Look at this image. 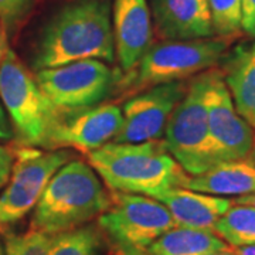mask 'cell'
Here are the masks:
<instances>
[{
    "label": "cell",
    "instance_id": "277c9868",
    "mask_svg": "<svg viewBox=\"0 0 255 255\" xmlns=\"http://www.w3.org/2000/svg\"><path fill=\"white\" fill-rule=\"evenodd\" d=\"M230 41L221 37L196 40H160L119 78L117 90L132 97L155 85L183 81L214 68L228 51Z\"/></svg>",
    "mask_w": 255,
    "mask_h": 255
},
{
    "label": "cell",
    "instance_id": "2e32d148",
    "mask_svg": "<svg viewBox=\"0 0 255 255\" xmlns=\"http://www.w3.org/2000/svg\"><path fill=\"white\" fill-rule=\"evenodd\" d=\"M220 64L238 114L255 128V40L227 51Z\"/></svg>",
    "mask_w": 255,
    "mask_h": 255
},
{
    "label": "cell",
    "instance_id": "5bb4252c",
    "mask_svg": "<svg viewBox=\"0 0 255 255\" xmlns=\"http://www.w3.org/2000/svg\"><path fill=\"white\" fill-rule=\"evenodd\" d=\"M153 31L160 40L214 36L207 0H150Z\"/></svg>",
    "mask_w": 255,
    "mask_h": 255
},
{
    "label": "cell",
    "instance_id": "603a6c76",
    "mask_svg": "<svg viewBox=\"0 0 255 255\" xmlns=\"http://www.w3.org/2000/svg\"><path fill=\"white\" fill-rule=\"evenodd\" d=\"M50 241L51 236L30 228L24 234L7 236L4 253L6 255H47Z\"/></svg>",
    "mask_w": 255,
    "mask_h": 255
},
{
    "label": "cell",
    "instance_id": "ba28073f",
    "mask_svg": "<svg viewBox=\"0 0 255 255\" xmlns=\"http://www.w3.org/2000/svg\"><path fill=\"white\" fill-rule=\"evenodd\" d=\"M13 153L11 173L0 194V231L26 217L36 207L55 172L73 159L67 149L21 145L13 149Z\"/></svg>",
    "mask_w": 255,
    "mask_h": 255
},
{
    "label": "cell",
    "instance_id": "ac0fdd59",
    "mask_svg": "<svg viewBox=\"0 0 255 255\" xmlns=\"http://www.w3.org/2000/svg\"><path fill=\"white\" fill-rule=\"evenodd\" d=\"M230 247L211 230L173 227L153 241L145 251L149 255H207Z\"/></svg>",
    "mask_w": 255,
    "mask_h": 255
},
{
    "label": "cell",
    "instance_id": "8fae6325",
    "mask_svg": "<svg viewBox=\"0 0 255 255\" xmlns=\"http://www.w3.org/2000/svg\"><path fill=\"white\" fill-rule=\"evenodd\" d=\"M189 81L155 85L132 95L122 110L124 124L114 143H142L160 140L174 108L186 94Z\"/></svg>",
    "mask_w": 255,
    "mask_h": 255
},
{
    "label": "cell",
    "instance_id": "7402d4cb",
    "mask_svg": "<svg viewBox=\"0 0 255 255\" xmlns=\"http://www.w3.org/2000/svg\"><path fill=\"white\" fill-rule=\"evenodd\" d=\"M40 0H0V21L9 41L17 40L21 30L34 16Z\"/></svg>",
    "mask_w": 255,
    "mask_h": 255
},
{
    "label": "cell",
    "instance_id": "d6a6232c",
    "mask_svg": "<svg viewBox=\"0 0 255 255\" xmlns=\"http://www.w3.org/2000/svg\"><path fill=\"white\" fill-rule=\"evenodd\" d=\"M0 255H6V253H4V248H3V246H1V243H0Z\"/></svg>",
    "mask_w": 255,
    "mask_h": 255
},
{
    "label": "cell",
    "instance_id": "3957f363",
    "mask_svg": "<svg viewBox=\"0 0 255 255\" xmlns=\"http://www.w3.org/2000/svg\"><path fill=\"white\" fill-rule=\"evenodd\" d=\"M112 193H108L101 177L78 159L60 167L37 201L30 228L47 236L88 224L110 209Z\"/></svg>",
    "mask_w": 255,
    "mask_h": 255
},
{
    "label": "cell",
    "instance_id": "7c38bea8",
    "mask_svg": "<svg viewBox=\"0 0 255 255\" xmlns=\"http://www.w3.org/2000/svg\"><path fill=\"white\" fill-rule=\"evenodd\" d=\"M124 124L117 104H100L64 119L55 132L53 149H74L90 153L114 140Z\"/></svg>",
    "mask_w": 255,
    "mask_h": 255
},
{
    "label": "cell",
    "instance_id": "484cf974",
    "mask_svg": "<svg viewBox=\"0 0 255 255\" xmlns=\"http://www.w3.org/2000/svg\"><path fill=\"white\" fill-rule=\"evenodd\" d=\"M11 136H13V129H11V125L7 119V115L4 112V108L0 102V139L7 140Z\"/></svg>",
    "mask_w": 255,
    "mask_h": 255
},
{
    "label": "cell",
    "instance_id": "9c48e42d",
    "mask_svg": "<svg viewBox=\"0 0 255 255\" xmlns=\"http://www.w3.org/2000/svg\"><path fill=\"white\" fill-rule=\"evenodd\" d=\"M98 227L114 250L145 251L166 231L176 227V223L169 210L156 199L112 191V203L98 217Z\"/></svg>",
    "mask_w": 255,
    "mask_h": 255
},
{
    "label": "cell",
    "instance_id": "83f0119b",
    "mask_svg": "<svg viewBox=\"0 0 255 255\" xmlns=\"http://www.w3.org/2000/svg\"><path fill=\"white\" fill-rule=\"evenodd\" d=\"M231 251H233V255H255V246L231 248Z\"/></svg>",
    "mask_w": 255,
    "mask_h": 255
},
{
    "label": "cell",
    "instance_id": "8992f818",
    "mask_svg": "<svg viewBox=\"0 0 255 255\" xmlns=\"http://www.w3.org/2000/svg\"><path fill=\"white\" fill-rule=\"evenodd\" d=\"M209 70L191 77L186 94L164 129L169 153L189 176H199L217 164L210 139L206 90Z\"/></svg>",
    "mask_w": 255,
    "mask_h": 255
},
{
    "label": "cell",
    "instance_id": "7a4b0ae2",
    "mask_svg": "<svg viewBox=\"0 0 255 255\" xmlns=\"http://www.w3.org/2000/svg\"><path fill=\"white\" fill-rule=\"evenodd\" d=\"M87 157L112 191L153 197L170 187H184L190 177L162 139L142 143L110 142L87 153Z\"/></svg>",
    "mask_w": 255,
    "mask_h": 255
},
{
    "label": "cell",
    "instance_id": "5b68a950",
    "mask_svg": "<svg viewBox=\"0 0 255 255\" xmlns=\"http://www.w3.org/2000/svg\"><path fill=\"white\" fill-rule=\"evenodd\" d=\"M0 102L20 145L53 149L55 132L67 117L47 100L34 73L11 48L0 63Z\"/></svg>",
    "mask_w": 255,
    "mask_h": 255
},
{
    "label": "cell",
    "instance_id": "44dd1931",
    "mask_svg": "<svg viewBox=\"0 0 255 255\" xmlns=\"http://www.w3.org/2000/svg\"><path fill=\"white\" fill-rule=\"evenodd\" d=\"M214 36L233 40L241 30V0H207Z\"/></svg>",
    "mask_w": 255,
    "mask_h": 255
},
{
    "label": "cell",
    "instance_id": "f546056e",
    "mask_svg": "<svg viewBox=\"0 0 255 255\" xmlns=\"http://www.w3.org/2000/svg\"><path fill=\"white\" fill-rule=\"evenodd\" d=\"M115 255H149L140 250H115Z\"/></svg>",
    "mask_w": 255,
    "mask_h": 255
},
{
    "label": "cell",
    "instance_id": "d4e9b609",
    "mask_svg": "<svg viewBox=\"0 0 255 255\" xmlns=\"http://www.w3.org/2000/svg\"><path fill=\"white\" fill-rule=\"evenodd\" d=\"M14 160L13 149L0 145V190L6 186L11 173V166Z\"/></svg>",
    "mask_w": 255,
    "mask_h": 255
},
{
    "label": "cell",
    "instance_id": "1f68e13d",
    "mask_svg": "<svg viewBox=\"0 0 255 255\" xmlns=\"http://www.w3.org/2000/svg\"><path fill=\"white\" fill-rule=\"evenodd\" d=\"M248 159L255 163V128H254V143H253V149H251V153H250V157H248Z\"/></svg>",
    "mask_w": 255,
    "mask_h": 255
},
{
    "label": "cell",
    "instance_id": "9a60e30c",
    "mask_svg": "<svg viewBox=\"0 0 255 255\" xmlns=\"http://www.w3.org/2000/svg\"><path fill=\"white\" fill-rule=\"evenodd\" d=\"M152 199L160 201L172 214L177 227L211 230L216 221L227 211L234 200L213 196L186 187H170L155 194Z\"/></svg>",
    "mask_w": 255,
    "mask_h": 255
},
{
    "label": "cell",
    "instance_id": "e0dca14e",
    "mask_svg": "<svg viewBox=\"0 0 255 255\" xmlns=\"http://www.w3.org/2000/svg\"><path fill=\"white\" fill-rule=\"evenodd\" d=\"M186 189L221 197H241L255 193V163L250 159L216 164L199 176H190Z\"/></svg>",
    "mask_w": 255,
    "mask_h": 255
},
{
    "label": "cell",
    "instance_id": "30bf717a",
    "mask_svg": "<svg viewBox=\"0 0 255 255\" xmlns=\"http://www.w3.org/2000/svg\"><path fill=\"white\" fill-rule=\"evenodd\" d=\"M206 108L217 164L248 159L254 143V128L238 114L219 68L209 70Z\"/></svg>",
    "mask_w": 255,
    "mask_h": 255
},
{
    "label": "cell",
    "instance_id": "f1b7e54d",
    "mask_svg": "<svg viewBox=\"0 0 255 255\" xmlns=\"http://www.w3.org/2000/svg\"><path fill=\"white\" fill-rule=\"evenodd\" d=\"M236 203H240V204H248L251 207L255 209V193L254 194H248V196H241V197H236L234 199Z\"/></svg>",
    "mask_w": 255,
    "mask_h": 255
},
{
    "label": "cell",
    "instance_id": "4fadbf2b",
    "mask_svg": "<svg viewBox=\"0 0 255 255\" xmlns=\"http://www.w3.org/2000/svg\"><path fill=\"white\" fill-rule=\"evenodd\" d=\"M114 46L124 73L130 71L153 44V24L146 0H114Z\"/></svg>",
    "mask_w": 255,
    "mask_h": 255
},
{
    "label": "cell",
    "instance_id": "6da1fadb",
    "mask_svg": "<svg viewBox=\"0 0 255 255\" xmlns=\"http://www.w3.org/2000/svg\"><path fill=\"white\" fill-rule=\"evenodd\" d=\"M81 60L115 61L110 0H61L37 34L34 73Z\"/></svg>",
    "mask_w": 255,
    "mask_h": 255
},
{
    "label": "cell",
    "instance_id": "d6986e66",
    "mask_svg": "<svg viewBox=\"0 0 255 255\" xmlns=\"http://www.w3.org/2000/svg\"><path fill=\"white\" fill-rule=\"evenodd\" d=\"M213 233L230 248L255 246V209L234 201L216 221Z\"/></svg>",
    "mask_w": 255,
    "mask_h": 255
},
{
    "label": "cell",
    "instance_id": "ffe728a7",
    "mask_svg": "<svg viewBox=\"0 0 255 255\" xmlns=\"http://www.w3.org/2000/svg\"><path fill=\"white\" fill-rule=\"evenodd\" d=\"M105 241L98 224H85L51 236L47 255H101Z\"/></svg>",
    "mask_w": 255,
    "mask_h": 255
},
{
    "label": "cell",
    "instance_id": "4316f807",
    "mask_svg": "<svg viewBox=\"0 0 255 255\" xmlns=\"http://www.w3.org/2000/svg\"><path fill=\"white\" fill-rule=\"evenodd\" d=\"M10 50V41H9V37L6 34V30L3 27V24H1V21H0V63H1V60L4 58V55L6 53Z\"/></svg>",
    "mask_w": 255,
    "mask_h": 255
},
{
    "label": "cell",
    "instance_id": "4dcf8cb0",
    "mask_svg": "<svg viewBox=\"0 0 255 255\" xmlns=\"http://www.w3.org/2000/svg\"><path fill=\"white\" fill-rule=\"evenodd\" d=\"M207 255H233V251H231V248H227V250H221V251L211 253V254H207Z\"/></svg>",
    "mask_w": 255,
    "mask_h": 255
},
{
    "label": "cell",
    "instance_id": "cb8c5ba5",
    "mask_svg": "<svg viewBox=\"0 0 255 255\" xmlns=\"http://www.w3.org/2000/svg\"><path fill=\"white\" fill-rule=\"evenodd\" d=\"M241 30L255 38V0H241Z\"/></svg>",
    "mask_w": 255,
    "mask_h": 255
},
{
    "label": "cell",
    "instance_id": "52a82bcc",
    "mask_svg": "<svg viewBox=\"0 0 255 255\" xmlns=\"http://www.w3.org/2000/svg\"><path fill=\"white\" fill-rule=\"evenodd\" d=\"M121 75L101 60H81L34 73L40 90L64 117L102 104L117 91Z\"/></svg>",
    "mask_w": 255,
    "mask_h": 255
}]
</instances>
